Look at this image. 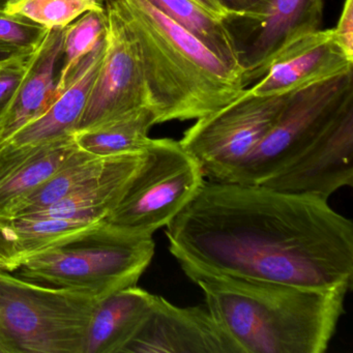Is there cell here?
Listing matches in <instances>:
<instances>
[{"mask_svg":"<svg viewBox=\"0 0 353 353\" xmlns=\"http://www.w3.org/2000/svg\"><path fill=\"white\" fill-rule=\"evenodd\" d=\"M179 263L243 280L348 292L353 225L328 200L204 179L166 226Z\"/></svg>","mask_w":353,"mask_h":353,"instance_id":"cell-1","label":"cell"},{"mask_svg":"<svg viewBox=\"0 0 353 353\" xmlns=\"http://www.w3.org/2000/svg\"><path fill=\"white\" fill-rule=\"evenodd\" d=\"M241 353H323L344 314L346 291L243 280L179 263Z\"/></svg>","mask_w":353,"mask_h":353,"instance_id":"cell-2","label":"cell"},{"mask_svg":"<svg viewBox=\"0 0 353 353\" xmlns=\"http://www.w3.org/2000/svg\"><path fill=\"white\" fill-rule=\"evenodd\" d=\"M137 41L157 125L206 117L239 98L243 79L148 0H111Z\"/></svg>","mask_w":353,"mask_h":353,"instance_id":"cell-3","label":"cell"},{"mask_svg":"<svg viewBox=\"0 0 353 353\" xmlns=\"http://www.w3.org/2000/svg\"><path fill=\"white\" fill-rule=\"evenodd\" d=\"M101 299L48 286L0 270L1 353H83Z\"/></svg>","mask_w":353,"mask_h":353,"instance_id":"cell-4","label":"cell"},{"mask_svg":"<svg viewBox=\"0 0 353 353\" xmlns=\"http://www.w3.org/2000/svg\"><path fill=\"white\" fill-rule=\"evenodd\" d=\"M152 236L103 224L73 241L23 258L20 278L39 284L90 291L101 299L136 286L154 255Z\"/></svg>","mask_w":353,"mask_h":353,"instance_id":"cell-5","label":"cell"},{"mask_svg":"<svg viewBox=\"0 0 353 353\" xmlns=\"http://www.w3.org/2000/svg\"><path fill=\"white\" fill-rule=\"evenodd\" d=\"M203 181L199 165L179 141L152 139L139 170L104 223L123 232L152 236L183 210Z\"/></svg>","mask_w":353,"mask_h":353,"instance_id":"cell-6","label":"cell"},{"mask_svg":"<svg viewBox=\"0 0 353 353\" xmlns=\"http://www.w3.org/2000/svg\"><path fill=\"white\" fill-rule=\"evenodd\" d=\"M353 102V70L291 92L279 119L227 183L261 185L290 164Z\"/></svg>","mask_w":353,"mask_h":353,"instance_id":"cell-7","label":"cell"},{"mask_svg":"<svg viewBox=\"0 0 353 353\" xmlns=\"http://www.w3.org/2000/svg\"><path fill=\"white\" fill-rule=\"evenodd\" d=\"M290 94L256 96L248 88L232 102L196 119L179 143L204 179L227 183L274 127Z\"/></svg>","mask_w":353,"mask_h":353,"instance_id":"cell-8","label":"cell"},{"mask_svg":"<svg viewBox=\"0 0 353 353\" xmlns=\"http://www.w3.org/2000/svg\"><path fill=\"white\" fill-rule=\"evenodd\" d=\"M105 8L106 51L75 133L150 107L137 41L111 0H106Z\"/></svg>","mask_w":353,"mask_h":353,"instance_id":"cell-9","label":"cell"},{"mask_svg":"<svg viewBox=\"0 0 353 353\" xmlns=\"http://www.w3.org/2000/svg\"><path fill=\"white\" fill-rule=\"evenodd\" d=\"M324 0H268L254 18L227 17L231 30L243 85L249 88L265 73L268 65L291 44L321 30Z\"/></svg>","mask_w":353,"mask_h":353,"instance_id":"cell-10","label":"cell"},{"mask_svg":"<svg viewBox=\"0 0 353 353\" xmlns=\"http://www.w3.org/2000/svg\"><path fill=\"white\" fill-rule=\"evenodd\" d=\"M353 183V102L290 164L262 185L328 200Z\"/></svg>","mask_w":353,"mask_h":353,"instance_id":"cell-11","label":"cell"},{"mask_svg":"<svg viewBox=\"0 0 353 353\" xmlns=\"http://www.w3.org/2000/svg\"><path fill=\"white\" fill-rule=\"evenodd\" d=\"M123 353H241L208 307H181L156 295Z\"/></svg>","mask_w":353,"mask_h":353,"instance_id":"cell-12","label":"cell"},{"mask_svg":"<svg viewBox=\"0 0 353 353\" xmlns=\"http://www.w3.org/2000/svg\"><path fill=\"white\" fill-rule=\"evenodd\" d=\"M352 70L353 59L336 44L332 30H319L285 49L249 88L256 96H280Z\"/></svg>","mask_w":353,"mask_h":353,"instance_id":"cell-13","label":"cell"},{"mask_svg":"<svg viewBox=\"0 0 353 353\" xmlns=\"http://www.w3.org/2000/svg\"><path fill=\"white\" fill-rule=\"evenodd\" d=\"M73 135L36 145L0 148V221L77 152Z\"/></svg>","mask_w":353,"mask_h":353,"instance_id":"cell-14","label":"cell"},{"mask_svg":"<svg viewBox=\"0 0 353 353\" xmlns=\"http://www.w3.org/2000/svg\"><path fill=\"white\" fill-rule=\"evenodd\" d=\"M106 44L105 37L84 57L48 109L38 119L21 128L0 148L36 145L73 135L102 65Z\"/></svg>","mask_w":353,"mask_h":353,"instance_id":"cell-15","label":"cell"},{"mask_svg":"<svg viewBox=\"0 0 353 353\" xmlns=\"http://www.w3.org/2000/svg\"><path fill=\"white\" fill-rule=\"evenodd\" d=\"M63 30H48L42 42L30 53L23 79L5 112L0 115V146L24 125L41 117L54 100Z\"/></svg>","mask_w":353,"mask_h":353,"instance_id":"cell-16","label":"cell"},{"mask_svg":"<svg viewBox=\"0 0 353 353\" xmlns=\"http://www.w3.org/2000/svg\"><path fill=\"white\" fill-rule=\"evenodd\" d=\"M144 156L145 150L111 156L104 170L90 183L46 210L26 216L105 220L125 195L143 163Z\"/></svg>","mask_w":353,"mask_h":353,"instance_id":"cell-17","label":"cell"},{"mask_svg":"<svg viewBox=\"0 0 353 353\" xmlns=\"http://www.w3.org/2000/svg\"><path fill=\"white\" fill-rule=\"evenodd\" d=\"M154 296L136 285L101 299L88 327L83 353H123L148 315Z\"/></svg>","mask_w":353,"mask_h":353,"instance_id":"cell-18","label":"cell"},{"mask_svg":"<svg viewBox=\"0 0 353 353\" xmlns=\"http://www.w3.org/2000/svg\"><path fill=\"white\" fill-rule=\"evenodd\" d=\"M157 125L156 114L150 107H142L127 114L74 133L78 148L98 157H110L142 152L152 138L150 131Z\"/></svg>","mask_w":353,"mask_h":353,"instance_id":"cell-19","label":"cell"},{"mask_svg":"<svg viewBox=\"0 0 353 353\" xmlns=\"http://www.w3.org/2000/svg\"><path fill=\"white\" fill-rule=\"evenodd\" d=\"M148 1L169 19L191 32L243 79L234 41L222 19L202 9L194 0Z\"/></svg>","mask_w":353,"mask_h":353,"instance_id":"cell-20","label":"cell"},{"mask_svg":"<svg viewBox=\"0 0 353 353\" xmlns=\"http://www.w3.org/2000/svg\"><path fill=\"white\" fill-rule=\"evenodd\" d=\"M111 156H94L78 148L77 152L57 173L22 200L6 221L46 210L52 204L61 201L98 176L104 170Z\"/></svg>","mask_w":353,"mask_h":353,"instance_id":"cell-21","label":"cell"},{"mask_svg":"<svg viewBox=\"0 0 353 353\" xmlns=\"http://www.w3.org/2000/svg\"><path fill=\"white\" fill-rule=\"evenodd\" d=\"M15 237L20 263L26 256L73 241L104 224L101 219L21 216L6 221Z\"/></svg>","mask_w":353,"mask_h":353,"instance_id":"cell-22","label":"cell"},{"mask_svg":"<svg viewBox=\"0 0 353 353\" xmlns=\"http://www.w3.org/2000/svg\"><path fill=\"white\" fill-rule=\"evenodd\" d=\"M107 28L106 8L88 12L65 28L61 57L63 63L57 76V94L63 90L84 57L106 37Z\"/></svg>","mask_w":353,"mask_h":353,"instance_id":"cell-23","label":"cell"},{"mask_svg":"<svg viewBox=\"0 0 353 353\" xmlns=\"http://www.w3.org/2000/svg\"><path fill=\"white\" fill-rule=\"evenodd\" d=\"M106 0H10L3 13L30 20L46 30H65L83 14L104 10Z\"/></svg>","mask_w":353,"mask_h":353,"instance_id":"cell-24","label":"cell"},{"mask_svg":"<svg viewBox=\"0 0 353 353\" xmlns=\"http://www.w3.org/2000/svg\"><path fill=\"white\" fill-rule=\"evenodd\" d=\"M48 30L18 16L0 12V41L34 50Z\"/></svg>","mask_w":353,"mask_h":353,"instance_id":"cell-25","label":"cell"},{"mask_svg":"<svg viewBox=\"0 0 353 353\" xmlns=\"http://www.w3.org/2000/svg\"><path fill=\"white\" fill-rule=\"evenodd\" d=\"M30 55L0 63V115L5 112L23 79Z\"/></svg>","mask_w":353,"mask_h":353,"instance_id":"cell-26","label":"cell"},{"mask_svg":"<svg viewBox=\"0 0 353 353\" xmlns=\"http://www.w3.org/2000/svg\"><path fill=\"white\" fill-rule=\"evenodd\" d=\"M334 41L353 59V0H345L342 13L332 30Z\"/></svg>","mask_w":353,"mask_h":353,"instance_id":"cell-27","label":"cell"},{"mask_svg":"<svg viewBox=\"0 0 353 353\" xmlns=\"http://www.w3.org/2000/svg\"><path fill=\"white\" fill-rule=\"evenodd\" d=\"M0 261L3 262L6 270L9 272L17 270L20 265L15 237L9 225L3 221H0Z\"/></svg>","mask_w":353,"mask_h":353,"instance_id":"cell-28","label":"cell"},{"mask_svg":"<svg viewBox=\"0 0 353 353\" xmlns=\"http://www.w3.org/2000/svg\"><path fill=\"white\" fill-rule=\"evenodd\" d=\"M218 1L226 12L227 17L254 18L261 13L268 0H218Z\"/></svg>","mask_w":353,"mask_h":353,"instance_id":"cell-29","label":"cell"},{"mask_svg":"<svg viewBox=\"0 0 353 353\" xmlns=\"http://www.w3.org/2000/svg\"><path fill=\"white\" fill-rule=\"evenodd\" d=\"M34 50L22 48V47L0 41V63L28 57Z\"/></svg>","mask_w":353,"mask_h":353,"instance_id":"cell-30","label":"cell"},{"mask_svg":"<svg viewBox=\"0 0 353 353\" xmlns=\"http://www.w3.org/2000/svg\"><path fill=\"white\" fill-rule=\"evenodd\" d=\"M194 1L202 9L205 10L206 12L219 19L224 20L227 17L226 12L221 7L218 0H194Z\"/></svg>","mask_w":353,"mask_h":353,"instance_id":"cell-31","label":"cell"},{"mask_svg":"<svg viewBox=\"0 0 353 353\" xmlns=\"http://www.w3.org/2000/svg\"><path fill=\"white\" fill-rule=\"evenodd\" d=\"M10 0H0V12H3V8Z\"/></svg>","mask_w":353,"mask_h":353,"instance_id":"cell-32","label":"cell"},{"mask_svg":"<svg viewBox=\"0 0 353 353\" xmlns=\"http://www.w3.org/2000/svg\"><path fill=\"white\" fill-rule=\"evenodd\" d=\"M0 270H6V266L3 265V263L1 261H0Z\"/></svg>","mask_w":353,"mask_h":353,"instance_id":"cell-33","label":"cell"},{"mask_svg":"<svg viewBox=\"0 0 353 353\" xmlns=\"http://www.w3.org/2000/svg\"><path fill=\"white\" fill-rule=\"evenodd\" d=\"M0 353H1V351H0Z\"/></svg>","mask_w":353,"mask_h":353,"instance_id":"cell-34","label":"cell"}]
</instances>
